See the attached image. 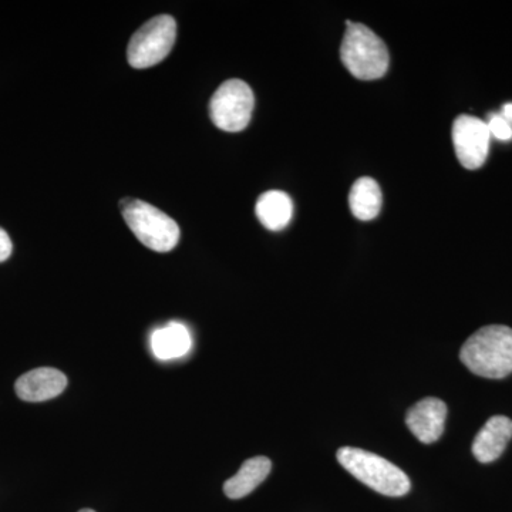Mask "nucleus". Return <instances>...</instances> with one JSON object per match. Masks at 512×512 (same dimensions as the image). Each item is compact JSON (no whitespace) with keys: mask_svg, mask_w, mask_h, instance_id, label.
Masks as SVG:
<instances>
[{"mask_svg":"<svg viewBox=\"0 0 512 512\" xmlns=\"http://www.w3.org/2000/svg\"><path fill=\"white\" fill-rule=\"evenodd\" d=\"M254 106L251 87L242 80H228L221 84L210 101L212 123L222 131L238 133L248 127Z\"/></svg>","mask_w":512,"mask_h":512,"instance_id":"nucleus-6","label":"nucleus"},{"mask_svg":"<svg viewBox=\"0 0 512 512\" xmlns=\"http://www.w3.org/2000/svg\"><path fill=\"white\" fill-rule=\"evenodd\" d=\"M177 37V23L173 16H156L131 36L127 59L134 69H148L163 62L170 55Z\"/></svg>","mask_w":512,"mask_h":512,"instance_id":"nucleus-5","label":"nucleus"},{"mask_svg":"<svg viewBox=\"0 0 512 512\" xmlns=\"http://www.w3.org/2000/svg\"><path fill=\"white\" fill-rule=\"evenodd\" d=\"M272 463L268 457L249 458L234 477L224 484V493L231 500L247 497L271 473Z\"/></svg>","mask_w":512,"mask_h":512,"instance_id":"nucleus-11","label":"nucleus"},{"mask_svg":"<svg viewBox=\"0 0 512 512\" xmlns=\"http://www.w3.org/2000/svg\"><path fill=\"white\" fill-rule=\"evenodd\" d=\"M67 386V377L52 367H40L20 376L15 384L16 394L25 402L39 403L55 399Z\"/></svg>","mask_w":512,"mask_h":512,"instance_id":"nucleus-9","label":"nucleus"},{"mask_svg":"<svg viewBox=\"0 0 512 512\" xmlns=\"http://www.w3.org/2000/svg\"><path fill=\"white\" fill-rule=\"evenodd\" d=\"M383 195L380 185L370 177H362L353 184L349 195L350 211L357 220L372 221L382 210Z\"/></svg>","mask_w":512,"mask_h":512,"instance_id":"nucleus-14","label":"nucleus"},{"mask_svg":"<svg viewBox=\"0 0 512 512\" xmlns=\"http://www.w3.org/2000/svg\"><path fill=\"white\" fill-rule=\"evenodd\" d=\"M447 406L437 397H426L410 407L406 424L416 439L424 444L436 443L444 433Z\"/></svg>","mask_w":512,"mask_h":512,"instance_id":"nucleus-8","label":"nucleus"},{"mask_svg":"<svg viewBox=\"0 0 512 512\" xmlns=\"http://www.w3.org/2000/svg\"><path fill=\"white\" fill-rule=\"evenodd\" d=\"M340 466L360 483L387 497H403L412 488L410 478L386 458L362 448L343 447L338 451Z\"/></svg>","mask_w":512,"mask_h":512,"instance_id":"nucleus-2","label":"nucleus"},{"mask_svg":"<svg viewBox=\"0 0 512 512\" xmlns=\"http://www.w3.org/2000/svg\"><path fill=\"white\" fill-rule=\"evenodd\" d=\"M500 114L508 121V123L512 124V103L504 104L503 110H501Z\"/></svg>","mask_w":512,"mask_h":512,"instance_id":"nucleus-17","label":"nucleus"},{"mask_svg":"<svg viewBox=\"0 0 512 512\" xmlns=\"http://www.w3.org/2000/svg\"><path fill=\"white\" fill-rule=\"evenodd\" d=\"M79 512H96V511H93V510H87V508H86V510H82V511H79Z\"/></svg>","mask_w":512,"mask_h":512,"instance_id":"nucleus-18","label":"nucleus"},{"mask_svg":"<svg viewBox=\"0 0 512 512\" xmlns=\"http://www.w3.org/2000/svg\"><path fill=\"white\" fill-rule=\"evenodd\" d=\"M512 437V420L505 416L491 417L478 431L473 443V454L480 463H493L504 453Z\"/></svg>","mask_w":512,"mask_h":512,"instance_id":"nucleus-10","label":"nucleus"},{"mask_svg":"<svg viewBox=\"0 0 512 512\" xmlns=\"http://www.w3.org/2000/svg\"><path fill=\"white\" fill-rule=\"evenodd\" d=\"M12 249L13 245L8 232L0 228V262H5L6 259H9V256L12 255Z\"/></svg>","mask_w":512,"mask_h":512,"instance_id":"nucleus-16","label":"nucleus"},{"mask_svg":"<svg viewBox=\"0 0 512 512\" xmlns=\"http://www.w3.org/2000/svg\"><path fill=\"white\" fill-rule=\"evenodd\" d=\"M120 208L128 228L144 247L163 254L177 247L181 237L180 227L163 211L134 198L121 201Z\"/></svg>","mask_w":512,"mask_h":512,"instance_id":"nucleus-4","label":"nucleus"},{"mask_svg":"<svg viewBox=\"0 0 512 512\" xmlns=\"http://www.w3.org/2000/svg\"><path fill=\"white\" fill-rule=\"evenodd\" d=\"M256 217L269 231H282L293 217V202L284 191H268L259 197L255 207Z\"/></svg>","mask_w":512,"mask_h":512,"instance_id":"nucleus-13","label":"nucleus"},{"mask_svg":"<svg viewBox=\"0 0 512 512\" xmlns=\"http://www.w3.org/2000/svg\"><path fill=\"white\" fill-rule=\"evenodd\" d=\"M460 360L474 375L504 379L512 373V328L488 325L477 330L460 350Z\"/></svg>","mask_w":512,"mask_h":512,"instance_id":"nucleus-1","label":"nucleus"},{"mask_svg":"<svg viewBox=\"0 0 512 512\" xmlns=\"http://www.w3.org/2000/svg\"><path fill=\"white\" fill-rule=\"evenodd\" d=\"M192 338L183 323L171 322L151 335V349L160 360H174L190 352Z\"/></svg>","mask_w":512,"mask_h":512,"instance_id":"nucleus-12","label":"nucleus"},{"mask_svg":"<svg viewBox=\"0 0 512 512\" xmlns=\"http://www.w3.org/2000/svg\"><path fill=\"white\" fill-rule=\"evenodd\" d=\"M491 133L487 121L477 117L458 116L453 124V144L458 161L467 170L483 167L490 153Z\"/></svg>","mask_w":512,"mask_h":512,"instance_id":"nucleus-7","label":"nucleus"},{"mask_svg":"<svg viewBox=\"0 0 512 512\" xmlns=\"http://www.w3.org/2000/svg\"><path fill=\"white\" fill-rule=\"evenodd\" d=\"M340 59L350 74L360 80H376L389 70L390 56L386 45L375 32L360 23L346 22Z\"/></svg>","mask_w":512,"mask_h":512,"instance_id":"nucleus-3","label":"nucleus"},{"mask_svg":"<svg viewBox=\"0 0 512 512\" xmlns=\"http://www.w3.org/2000/svg\"><path fill=\"white\" fill-rule=\"evenodd\" d=\"M487 126L490 128L491 137L500 141L512 140V124L508 123L500 113H491L488 116Z\"/></svg>","mask_w":512,"mask_h":512,"instance_id":"nucleus-15","label":"nucleus"}]
</instances>
